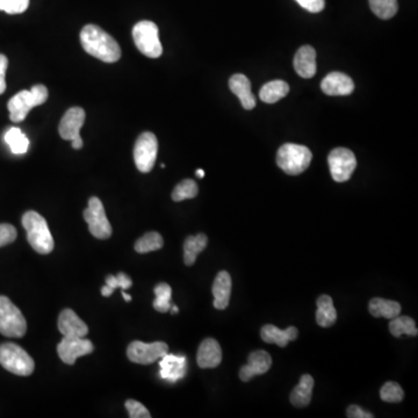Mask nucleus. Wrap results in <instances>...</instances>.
I'll return each instance as SVG.
<instances>
[{
  "mask_svg": "<svg viewBox=\"0 0 418 418\" xmlns=\"http://www.w3.org/2000/svg\"><path fill=\"white\" fill-rule=\"evenodd\" d=\"M80 42L87 54L106 63L117 62L120 45L108 33L96 24H87L80 31Z\"/></svg>",
  "mask_w": 418,
  "mask_h": 418,
  "instance_id": "nucleus-1",
  "label": "nucleus"
},
{
  "mask_svg": "<svg viewBox=\"0 0 418 418\" xmlns=\"http://www.w3.org/2000/svg\"><path fill=\"white\" fill-rule=\"evenodd\" d=\"M22 226L27 231L28 243L38 254H49L54 250L55 243L48 223L43 216L34 210L24 212L22 216Z\"/></svg>",
  "mask_w": 418,
  "mask_h": 418,
  "instance_id": "nucleus-2",
  "label": "nucleus"
},
{
  "mask_svg": "<svg viewBox=\"0 0 418 418\" xmlns=\"http://www.w3.org/2000/svg\"><path fill=\"white\" fill-rule=\"evenodd\" d=\"M312 154L308 147L300 144L286 143L280 147L277 154L279 168L291 175H301L312 163Z\"/></svg>",
  "mask_w": 418,
  "mask_h": 418,
  "instance_id": "nucleus-3",
  "label": "nucleus"
},
{
  "mask_svg": "<svg viewBox=\"0 0 418 418\" xmlns=\"http://www.w3.org/2000/svg\"><path fill=\"white\" fill-rule=\"evenodd\" d=\"M48 99V89L45 85H35L31 91H21L8 101L10 119L13 122H21L27 117L31 108L40 106Z\"/></svg>",
  "mask_w": 418,
  "mask_h": 418,
  "instance_id": "nucleus-4",
  "label": "nucleus"
},
{
  "mask_svg": "<svg viewBox=\"0 0 418 418\" xmlns=\"http://www.w3.org/2000/svg\"><path fill=\"white\" fill-rule=\"evenodd\" d=\"M0 365L10 373L28 377L34 372V360L22 347L14 343L0 345Z\"/></svg>",
  "mask_w": 418,
  "mask_h": 418,
  "instance_id": "nucleus-5",
  "label": "nucleus"
},
{
  "mask_svg": "<svg viewBox=\"0 0 418 418\" xmlns=\"http://www.w3.org/2000/svg\"><path fill=\"white\" fill-rule=\"evenodd\" d=\"M26 331L27 322L20 309L7 296L0 295V333L10 338H20Z\"/></svg>",
  "mask_w": 418,
  "mask_h": 418,
  "instance_id": "nucleus-6",
  "label": "nucleus"
},
{
  "mask_svg": "<svg viewBox=\"0 0 418 418\" xmlns=\"http://www.w3.org/2000/svg\"><path fill=\"white\" fill-rule=\"evenodd\" d=\"M135 45L144 56L149 59H158L163 54L157 24L152 21H140L133 28Z\"/></svg>",
  "mask_w": 418,
  "mask_h": 418,
  "instance_id": "nucleus-7",
  "label": "nucleus"
},
{
  "mask_svg": "<svg viewBox=\"0 0 418 418\" xmlns=\"http://www.w3.org/2000/svg\"><path fill=\"white\" fill-rule=\"evenodd\" d=\"M84 219L89 224V233L98 240H107L112 236V226L99 198L93 196L89 200V207L84 210Z\"/></svg>",
  "mask_w": 418,
  "mask_h": 418,
  "instance_id": "nucleus-8",
  "label": "nucleus"
},
{
  "mask_svg": "<svg viewBox=\"0 0 418 418\" xmlns=\"http://www.w3.org/2000/svg\"><path fill=\"white\" fill-rule=\"evenodd\" d=\"M330 172L337 182H347L356 168V156L347 147H336L328 156Z\"/></svg>",
  "mask_w": 418,
  "mask_h": 418,
  "instance_id": "nucleus-9",
  "label": "nucleus"
},
{
  "mask_svg": "<svg viewBox=\"0 0 418 418\" xmlns=\"http://www.w3.org/2000/svg\"><path fill=\"white\" fill-rule=\"evenodd\" d=\"M157 138L150 131H145L138 136L134 147V159L138 171L147 173L154 168L157 158Z\"/></svg>",
  "mask_w": 418,
  "mask_h": 418,
  "instance_id": "nucleus-10",
  "label": "nucleus"
},
{
  "mask_svg": "<svg viewBox=\"0 0 418 418\" xmlns=\"http://www.w3.org/2000/svg\"><path fill=\"white\" fill-rule=\"evenodd\" d=\"M166 353H168V344L163 342L147 344L140 340H135L129 344L127 349L129 360L140 365H150L161 359Z\"/></svg>",
  "mask_w": 418,
  "mask_h": 418,
  "instance_id": "nucleus-11",
  "label": "nucleus"
},
{
  "mask_svg": "<svg viewBox=\"0 0 418 418\" xmlns=\"http://www.w3.org/2000/svg\"><path fill=\"white\" fill-rule=\"evenodd\" d=\"M94 351L92 342L85 337L64 336L57 345V353L63 363L73 365L79 356H87Z\"/></svg>",
  "mask_w": 418,
  "mask_h": 418,
  "instance_id": "nucleus-12",
  "label": "nucleus"
},
{
  "mask_svg": "<svg viewBox=\"0 0 418 418\" xmlns=\"http://www.w3.org/2000/svg\"><path fill=\"white\" fill-rule=\"evenodd\" d=\"M271 366L272 358L270 353L263 351V349L251 352L250 356L247 358V365L240 368V380L243 382H249L254 377L266 373Z\"/></svg>",
  "mask_w": 418,
  "mask_h": 418,
  "instance_id": "nucleus-13",
  "label": "nucleus"
},
{
  "mask_svg": "<svg viewBox=\"0 0 418 418\" xmlns=\"http://www.w3.org/2000/svg\"><path fill=\"white\" fill-rule=\"evenodd\" d=\"M321 89L326 96H349L354 89V82L342 72H331L323 79Z\"/></svg>",
  "mask_w": 418,
  "mask_h": 418,
  "instance_id": "nucleus-14",
  "label": "nucleus"
},
{
  "mask_svg": "<svg viewBox=\"0 0 418 418\" xmlns=\"http://www.w3.org/2000/svg\"><path fill=\"white\" fill-rule=\"evenodd\" d=\"M85 110L82 107H72L70 108L59 124V135L64 140L75 138V136L80 135L84 121H85Z\"/></svg>",
  "mask_w": 418,
  "mask_h": 418,
  "instance_id": "nucleus-15",
  "label": "nucleus"
},
{
  "mask_svg": "<svg viewBox=\"0 0 418 418\" xmlns=\"http://www.w3.org/2000/svg\"><path fill=\"white\" fill-rule=\"evenodd\" d=\"M57 326L63 336L86 337L89 333V326L79 319L78 315L72 309L62 310L59 316Z\"/></svg>",
  "mask_w": 418,
  "mask_h": 418,
  "instance_id": "nucleus-16",
  "label": "nucleus"
},
{
  "mask_svg": "<svg viewBox=\"0 0 418 418\" xmlns=\"http://www.w3.org/2000/svg\"><path fill=\"white\" fill-rule=\"evenodd\" d=\"M161 377L170 382H177L185 377L187 363L185 356L166 353L161 359Z\"/></svg>",
  "mask_w": 418,
  "mask_h": 418,
  "instance_id": "nucleus-17",
  "label": "nucleus"
},
{
  "mask_svg": "<svg viewBox=\"0 0 418 418\" xmlns=\"http://www.w3.org/2000/svg\"><path fill=\"white\" fill-rule=\"evenodd\" d=\"M196 361L200 368H215L222 361V349L214 338H207L200 344Z\"/></svg>",
  "mask_w": 418,
  "mask_h": 418,
  "instance_id": "nucleus-18",
  "label": "nucleus"
},
{
  "mask_svg": "<svg viewBox=\"0 0 418 418\" xmlns=\"http://www.w3.org/2000/svg\"><path fill=\"white\" fill-rule=\"evenodd\" d=\"M298 330L295 326H288L287 329L281 330L272 324H266L261 328V340L265 343L275 344L279 347H287L289 342H294L298 338Z\"/></svg>",
  "mask_w": 418,
  "mask_h": 418,
  "instance_id": "nucleus-19",
  "label": "nucleus"
},
{
  "mask_svg": "<svg viewBox=\"0 0 418 418\" xmlns=\"http://www.w3.org/2000/svg\"><path fill=\"white\" fill-rule=\"evenodd\" d=\"M295 71L302 78H312L316 73V52L310 45H303L298 49L294 57Z\"/></svg>",
  "mask_w": 418,
  "mask_h": 418,
  "instance_id": "nucleus-20",
  "label": "nucleus"
},
{
  "mask_svg": "<svg viewBox=\"0 0 418 418\" xmlns=\"http://www.w3.org/2000/svg\"><path fill=\"white\" fill-rule=\"evenodd\" d=\"M212 295H214V307L223 310L229 305L231 295V277L226 271H221L216 275L212 284Z\"/></svg>",
  "mask_w": 418,
  "mask_h": 418,
  "instance_id": "nucleus-21",
  "label": "nucleus"
},
{
  "mask_svg": "<svg viewBox=\"0 0 418 418\" xmlns=\"http://www.w3.org/2000/svg\"><path fill=\"white\" fill-rule=\"evenodd\" d=\"M229 87L231 92L240 98L242 106L245 110H252L256 106V99H254V96L252 94V91H251V82L247 77L242 75V73L233 75L230 78Z\"/></svg>",
  "mask_w": 418,
  "mask_h": 418,
  "instance_id": "nucleus-22",
  "label": "nucleus"
},
{
  "mask_svg": "<svg viewBox=\"0 0 418 418\" xmlns=\"http://www.w3.org/2000/svg\"><path fill=\"white\" fill-rule=\"evenodd\" d=\"M314 379L312 375L305 374L300 377V382L291 393V403L296 408H305L312 401Z\"/></svg>",
  "mask_w": 418,
  "mask_h": 418,
  "instance_id": "nucleus-23",
  "label": "nucleus"
},
{
  "mask_svg": "<svg viewBox=\"0 0 418 418\" xmlns=\"http://www.w3.org/2000/svg\"><path fill=\"white\" fill-rule=\"evenodd\" d=\"M317 312H316V322L322 328H329L337 321V310L333 305V298L329 295H321L317 298Z\"/></svg>",
  "mask_w": 418,
  "mask_h": 418,
  "instance_id": "nucleus-24",
  "label": "nucleus"
},
{
  "mask_svg": "<svg viewBox=\"0 0 418 418\" xmlns=\"http://www.w3.org/2000/svg\"><path fill=\"white\" fill-rule=\"evenodd\" d=\"M401 305L396 301L382 298H374L368 303V310L374 317L391 319L401 314Z\"/></svg>",
  "mask_w": 418,
  "mask_h": 418,
  "instance_id": "nucleus-25",
  "label": "nucleus"
},
{
  "mask_svg": "<svg viewBox=\"0 0 418 418\" xmlns=\"http://www.w3.org/2000/svg\"><path fill=\"white\" fill-rule=\"evenodd\" d=\"M208 238L205 233H198L196 236H189L184 243V261L187 266L196 263L198 254L207 247Z\"/></svg>",
  "mask_w": 418,
  "mask_h": 418,
  "instance_id": "nucleus-26",
  "label": "nucleus"
},
{
  "mask_svg": "<svg viewBox=\"0 0 418 418\" xmlns=\"http://www.w3.org/2000/svg\"><path fill=\"white\" fill-rule=\"evenodd\" d=\"M289 85L284 80H272L261 87L259 96L266 103H275L287 96Z\"/></svg>",
  "mask_w": 418,
  "mask_h": 418,
  "instance_id": "nucleus-27",
  "label": "nucleus"
},
{
  "mask_svg": "<svg viewBox=\"0 0 418 418\" xmlns=\"http://www.w3.org/2000/svg\"><path fill=\"white\" fill-rule=\"evenodd\" d=\"M389 331L396 338L401 337L402 335H409V336H417L418 335L415 321L409 316L398 315L394 319H391L389 322Z\"/></svg>",
  "mask_w": 418,
  "mask_h": 418,
  "instance_id": "nucleus-28",
  "label": "nucleus"
},
{
  "mask_svg": "<svg viewBox=\"0 0 418 418\" xmlns=\"http://www.w3.org/2000/svg\"><path fill=\"white\" fill-rule=\"evenodd\" d=\"M5 142L14 154H24L29 147V140L19 128H10L5 134Z\"/></svg>",
  "mask_w": 418,
  "mask_h": 418,
  "instance_id": "nucleus-29",
  "label": "nucleus"
},
{
  "mask_svg": "<svg viewBox=\"0 0 418 418\" xmlns=\"http://www.w3.org/2000/svg\"><path fill=\"white\" fill-rule=\"evenodd\" d=\"M163 245H164V240L161 233L151 231L136 240L135 250L138 251V254H147V252L159 250Z\"/></svg>",
  "mask_w": 418,
  "mask_h": 418,
  "instance_id": "nucleus-30",
  "label": "nucleus"
},
{
  "mask_svg": "<svg viewBox=\"0 0 418 418\" xmlns=\"http://www.w3.org/2000/svg\"><path fill=\"white\" fill-rule=\"evenodd\" d=\"M154 308L159 312H168L171 309L172 288L166 282L158 284L154 289Z\"/></svg>",
  "mask_w": 418,
  "mask_h": 418,
  "instance_id": "nucleus-31",
  "label": "nucleus"
},
{
  "mask_svg": "<svg viewBox=\"0 0 418 418\" xmlns=\"http://www.w3.org/2000/svg\"><path fill=\"white\" fill-rule=\"evenodd\" d=\"M370 7L377 17L388 20L398 13V0H370Z\"/></svg>",
  "mask_w": 418,
  "mask_h": 418,
  "instance_id": "nucleus-32",
  "label": "nucleus"
},
{
  "mask_svg": "<svg viewBox=\"0 0 418 418\" xmlns=\"http://www.w3.org/2000/svg\"><path fill=\"white\" fill-rule=\"evenodd\" d=\"M199 193V187L192 179H185L182 182H179L178 185L175 186L173 192H172V200L175 203L179 201H184V200L193 199L196 198Z\"/></svg>",
  "mask_w": 418,
  "mask_h": 418,
  "instance_id": "nucleus-33",
  "label": "nucleus"
},
{
  "mask_svg": "<svg viewBox=\"0 0 418 418\" xmlns=\"http://www.w3.org/2000/svg\"><path fill=\"white\" fill-rule=\"evenodd\" d=\"M133 280L128 277L126 273H119L117 275H108L106 278V284L101 288V294L103 296H110L117 288H122V291H126L131 287Z\"/></svg>",
  "mask_w": 418,
  "mask_h": 418,
  "instance_id": "nucleus-34",
  "label": "nucleus"
},
{
  "mask_svg": "<svg viewBox=\"0 0 418 418\" xmlns=\"http://www.w3.org/2000/svg\"><path fill=\"white\" fill-rule=\"evenodd\" d=\"M380 398L388 403H400L405 398V391L398 382L388 381L381 388Z\"/></svg>",
  "mask_w": 418,
  "mask_h": 418,
  "instance_id": "nucleus-35",
  "label": "nucleus"
},
{
  "mask_svg": "<svg viewBox=\"0 0 418 418\" xmlns=\"http://www.w3.org/2000/svg\"><path fill=\"white\" fill-rule=\"evenodd\" d=\"M126 409L129 412L131 418H150V412L140 402L135 400H128L126 402Z\"/></svg>",
  "mask_w": 418,
  "mask_h": 418,
  "instance_id": "nucleus-36",
  "label": "nucleus"
},
{
  "mask_svg": "<svg viewBox=\"0 0 418 418\" xmlns=\"http://www.w3.org/2000/svg\"><path fill=\"white\" fill-rule=\"evenodd\" d=\"M17 229L12 224H0V247L13 243L14 240H17Z\"/></svg>",
  "mask_w": 418,
  "mask_h": 418,
  "instance_id": "nucleus-37",
  "label": "nucleus"
},
{
  "mask_svg": "<svg viewBox=\"0 0 418 418\" xmlns=\"http://www.w3.org/2000/svg\"><path fill=\"white\" fill-rule=\"evenodd\" d=\"M29 6V0H5L3 3V12L7 14L24 13Z\"/></svg>",
  "mask_w": 418,
  "mask_h": 418,
  "instance_id": "nucleus-38",
  "label": "nucleus"
},
{
  "mask_svg": "<svg viewBox=\"0 0 418 418\" xmlns=\"http://www.w3.org/2000/svg\"><path fill=\"white\" fill-rule=\"evenodd\" d=\"M296 3L312 13H319L326 6V0H295Z\"/></svg>",
  "mask_w": 418,
  "mask_h": 418,
  "instance_id": "nucleus-39",
  "label": "nucleus"
},
{
  "mask_svg": "<svg viewBox=\"0 0 418 418\" xmlns=\"http://www.w3.org/2000/svg\"><path fill=\"white\" fill-rule=\"evenodd\" d=\"M7 66H8V59L6 56L0 54V94H3L6 89V75Z\"/></svg>",
  "mask_w": 418,
  "mask_h": 418,
  "instance_id": "nucleus-40",
  "label": "nucleus"
},
{
  "mask_svg": "<svg viewBox=\"0 0 418 418\" xmlns=\"http://www.w3.org/2000/svg\"><path fill=\"white\" fill-rule=\"evenodd\" d=\"M347 416L349 418H373L374 415H372L370 412H365L363 409L360 408L358 405H349V408L347 409Z\"/></svg>",
  "mask_w": 418,
  "mask_h": 418,
  "instance_id": "nucleus-41",
  "label": "nucleus"
},
{
  "mask_svg": "<svg viewBox=\"0 0 418 418\" xmlns=\"http://www.w3.org/2000/svg\"><path fill=\"white\" fill-rule=\"evenodd\" d=\"M72 147H73V149H77V150H79V149H82V138H80V135H78V136H75V138H72Z\"/></svg>",
  "mask_w": 418,
  "mask_h": 418,
  "instance_id": "nucleus-42",
  "label": "nucleus"
},
{
  "mask_svg": "<svg viewBox=\"0 0 418 418\" xmlns=\"http://www.w3.org/2000/svg\"><path fill=\"white\" fill-rule=\"evenodd\" d=\"M122 296H124V300H126V301L127 302H131V296L129 294H127V293H124V291H122Z\"/></svg>",
  "mask_w": 418,
  "mask_h": 418,
  "instance_id": "nucleus-43",
  "label": "nucleus"
},
{
  "mask_svg": "<svg viewBox=\"0 0 418 418\" xmlns=\"http://www.w3.org/2000/svg\"><path fill=\"white\" fill-rule=\"evenodd\" d=\"M196 175H198L199 178H203V177H205V172H203V170H201V168H199V170H196Z\"/></svg>",
  "mask_w": 418,
  "mask_h": 418,
  "instance_id": "nucleus-44",
  "label": "nucleus"
},
{
  "mask_svg": "<svg viewBox=\"0 0 418 418\" xmlns=\"http://www.w3.org/2000/svg\"><path fill=\"white\" fill-rule=\"evenodd\" d=\"M170 310H172V314H177V312H178V307H177V305H171V309H170Z\"/></svg>",
  "mask_w": 418,
  "mask_h": 418,
  "instance_id": "nucleus-45",
  "label": "nucleus"
},
{
  "mask_svg": "<svg viewBox=\"0 0 418 418\" xmlns=\"http://www.w3.org/2000/svg\"><path fill=\"white\" fill-rule=\"evenodd\" d=\"M3 3H5V0H0V10H3Z\"/></svg>",
  "mask_w": 418,
  "mask_h": 418,
  "instance_id": "nucleus-46",
  "label": "nucleus"
}]
</instances>
